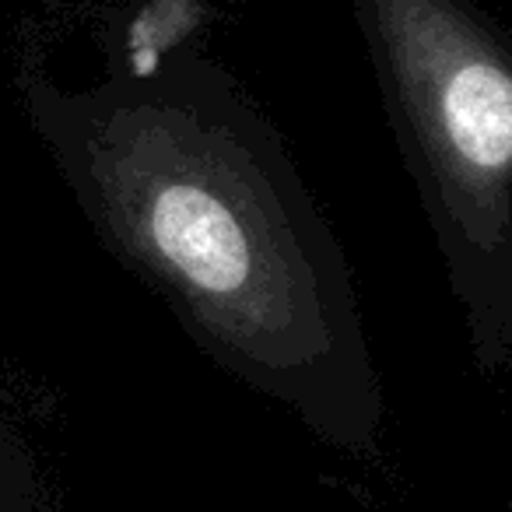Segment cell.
<instances>
[{
	"instance_id": "1",
	"label": "cell",
	"mask_w": 512,
	"mask_h": 512,
	"mask_svg": "<svg viewBox=\"0 0 512 512\" xmlns=\"http://www.w3.org/2000/svg\"><path fill=\"white\" fill-rule=\"evenodd\" d=\"M95 162L123 239L211 327L256 341L306 320V281L292 246L214 141L144 116L123 123Z\"/></svg>"
},
{
	"instance_id": "2",
	"label": "cell",
	"mask_w": 512,
	"mask_h": 512,
	"mask_svg": "<svg viewBox=\"0 0 512 512\" xmlns=\"http://www.w3.org/2000/svg\"><path fill=\"white\" fill-rule=\"evenodd\" d=\"M376 32L435 179L474 235L512 186V60L446 0H372Z\"/></svg>"
}]
</instances>
